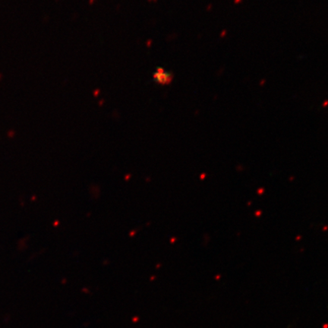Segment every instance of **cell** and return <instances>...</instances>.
I'll list each match as a JSON object with an SVG mask.
<instances>
[{
  "label": "cell",
  "instance_id": "1",
  "mask_svg": "<svg viewBox=\"0 0 328 328\" xmlns=\"http://www.w3.org/2000/svg\"><path fill=\"white\" fill-rule=\"evenodd\" d=\"M154 80L160 85H169L171 84L173 79V73L167 71L162 68H157V71L154 72Z\"/></svg>",
  "mask_w": 328,
  "mask_h": 328
}]
</instances>
